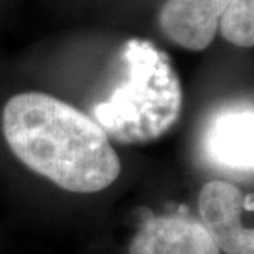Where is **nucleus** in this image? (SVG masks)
Wrapping results in <instances>:
<instances>
[{
  "label": "nucleus",
  "mask_w": 254,
  "mask_h": 254,
  "mask_svg": "<svg viewBox=\"0 0 254 254\" xmlns=\"http://www.w3.org/2000/svg\"><path fill=\"white\" fill-rule=\"evenodd\" d=\"M243 191L225 180H211L198 196L201 225L225 254H254V230L243 225Z\"/></svg>",
  "instance_id": "7ed1b4c3"
},
{
  "label": "nucleus",
  "mask_w": 254,
  "mask_h": 254,
  "mask_svg": "<svg viewBox=\"0 0 254 254\" xmlns=\"http://www.w3.org/2000/svg\"><path fill=\"white\" fill-rule=\"evenodd\" d=\"M253 200H254L253 193H250V195H245V198H243V210L253 213L254 211V201Z\"/></svg>",
  "instance_id": "6e6552de"
},
{
  "label": "nucleus",
  "mask_w": 254,
  "mask_h": 254,
  "mask_svg": "<svg viewBox=\"0 0 254 254\" xmlns=\"http://www.w3.org/2000/svg\"><path fill=\"white\" fill-rule=\"evenodd\" d=\"M182 109V89L167 64L134 69L130 83L94 109L106 134L126 144L154 140L175 123Z\"/></svg>",
  "instance_id": "f03ea898"
},
{
  "label": "nucleus",
  "mask_w": 254,
  "mask_h": 254,
  "mask_svg": "<svg viewBox=\"0 0 254 254\" xmlns=\"http://www.w3.org/2000/svg\"><path fill=\"white\" fill-rule=\"evenodd\" d=\"M218 30L226 42L241 48H253L254 0H230L220 18Z\"/></svg>",
  "instance_id": "0eeeda50"
},
{
  "label": "nucleus",
  "mask_w": 254,
  "mask_h": 254,
  "mask_svg": "<svg viewBox=\"0 0 254 254\" xmlns=\"http://www.w3.org/2000/svg\"><path fill=\"white\" fill-rule=\"evenodd\" d=\"M2 130L23 165L63 190L96 193L121 174V160L103 127L50 94L10 98L2 113Z\"/></svg>",
  "instance_id": "f257e3e1"
},
{
  "label": "nucleus",
  "mask_w": 254,
  "mask_h": 254,
  "mask_svg": "<svg viewBox=\"0 0 254 254\" xmlns=\"http://www.w3.org/2000/svg\"><path fill=\"white\" fill-rule=\"evenodd\" d=\"M127 254H221L201 223L187 216H152L139 228Z\"/></svg>",
  "instance_id": "20e7f679"
},
{
  "label": "nucleus",
  "mask_w": 254,
  "mask_h": 254,
  "mask_svg": "<svg viewBox=\"0 0 254 254\" xmlns=\"http://www.w3.org/2000/svg\"><path fill=\"white\" fill-rule=\"evenodd\" d=\"M228 3L230 0H165L157 20L172 43L201 52L215 40Z\"/></svg>",
  "instance_id": "39448f33"
},
{
  "label": "nucleus",
  "mask_w": 254,
  "mask_h": 254,
  "mask_svg": "<svg viewBox=\"0 0 254 254\" xmlns=\"http://www.w3.org/2000/svg\"><path fill=\"white\" fill-rule=\"evenodd\" d=\"M205 150L226 170L253 172V108L226 109L213 118L205 134Z\"/></svg>",
  "instance_id": "423d86ee"
}]
</instances>
